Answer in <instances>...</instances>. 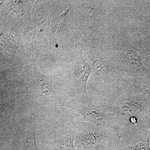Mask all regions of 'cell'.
Returning <instances> with one entry per match:
<instances>
[{
  "label": "cell",
  "instance_id": "6da1fadb",
  "mask_svg": "<svg viewBox=\"0 0 150 150\" xmlns=\"http://www.w3.org/2000/svg\"><path fill=\"white\" fill-rule=\"evenodd\" d=\"M37 129L36 119L32 112L29 117V126L27 134L20 150H38L36 144L35 132Z\"/></svg>",
  "mask_w": 150,
  "mask_h": 150
},
{
  "label": "cell",
  "instance_id": "277c9868",
  "mask_svg": "<svg viewBox=\"0 0 150 150\" xmlns=\"http://www.w3.org/2000/svg\"><path fill=\"white\" fill-rule=\"evenodd\" d=\"M137 149V150H145L144 146L142 144L138 145Z\"/></svg>",
  "mask_w": 150,
  "mask_h": 150
},
{
  "label": "cell",
  "instance_id": "3957f363",
  "mask_svg": "<svg viewBox=\"0 0 150 150\" xmlns=\"http://www.w3.org/2000/svg\"><path fill=\"white\" fill-rule=\"evenodd\" d=\"M140 18H139L140 22L136 28V33L141 34L142 38L150 36V13L140 16Z\"/></svg>",
  "mask_w": 150,
  "mask_h": 150
},
{
  "label": "cell",
  "instance_id": "7a4b0ae2",
  "mask_svg": "<svg viewBox=\"0 0 150 150\" xmlns=\"http://www.w3.org/2000/svg\"><path fill=\"white\" fill-rule=\"evenodd\" d=\"M52 150H74V140L71 137L66 135V133L62 134L56 138L53 144Z\"/></svg>",
  "mask_w": 150,
  "mask_h": 150
}]
</instances>
